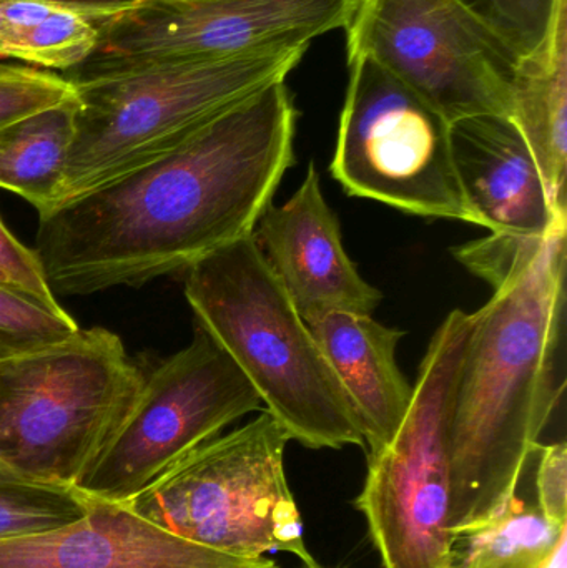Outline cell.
I'll return each mask as SVG.
<instances>
[{
	"mask_svg": "<svg viewBox=\"0 0 567 568\" xmlns=\"http://www.w3.org/2000/svg\"><path fill=\"white\" fill-rule=\"evenodd\" d=\"M77 97L0 126V189L37 212L59 202L67 155L75 136Z\"/></svg>",
	"mask_w": 567,
	"mask_h": 568,
	"instance_id": "cell-17",
	"label": "cell"
},
{
	"mask_svg": "<svg viewBox=\"0 0 567 568\" xmlns=\"http://www.w3.org/2000/svg\"><path fill=\"white\" fill-rule=\"evenodd\" d=\"M509 119L531 150L553 209L567 212V6L546 42L518 60Z\"/></svg>",
	"mask_w": 567,
	"mask_h": 568,
	"instance_id": "cell-16",
	"label": "cell"
},
{
	"mask_svg": "<svg viewBox=\"0 0 567 568\" xmlns=\"http://www.w3.org/2000/svg\"><path fill=\"white\" fill-rule=\"evenodd\" d=\"M516 59L535 53L548 39L567 0H458Z\"/></svg>",
	"mask_w": 567,
	"mask_h": 568,
	"instance_id": "cell-21",
	"label": "cell"
},
{
	"mask_svg": "<svg viewBox=\"0 0 567 568\" xmlns=\"http://www.w3.org/2000/svg\"><path fill=\"white\" fill-rule=\"evenodd\" d=\"M77 97L69 77L36 67L0 65V126Z\"/></svg>",
	"mask_w": 567,
	"mask_h": 568,
	"instance_id": "cell-23",
	"label": "cell"
},
{
	"mask_svg": "<svg viewBox=\"0 0 567 568\" xmlns=\"http://www.w3.org/2000/svg\"><path fill=\"white\" fill-rule=\"evenodd\" d=\"M473 314L452 311L432 337L412 404L388 446L366 454L355 507L385 568H455L452 513L453 403Z\"/></svg>",
	"mask_w": 567,
	"mask_h": 568,
	"instance_id": "cell-7",
	"label": "cell"
},
{
	"mask_svg": "<svg viewBox=\"0 0 567 568\" xmlns=\"http://www.w3.org/2000/svg\"><path fill=\"white\" fill-rule=\"evenodd\" d=\"M545 568H567V537L559 542L558 549L555 550Z\"/></svg>",
	"mask_w": 567,
	"mask_h": 568,
	"instance_id": "cell-27",
	"label": "cell"
},
{
	"mask_svg": "<svg viewBox=\"0 0 567 568\" xmlns=\"http://www.w3.org/2000/svg\"><path fill=\"white\" fill-rule=\"evenodd\" d=\"M262 406L235 361L195 324L192 343L143 377L125 419L79 487L93 499L126 503Z\"/></svg>",
	"mask_w": 567,
	"mask_h": 568,
	"instance_id": "cell-9",
	"label": "cell"
},
{
	"mask_svg": "<svg viewBox=\"0 0 567 568\" xmlns=\"http://www.w3.org/2000/svg\"><path fill=\"white\" fill-rule=\"evenodd\" d=\"M0 65H2V62H0Z\"/></svg>",
	"mask_w": 567,
	"mask_h": 568,
	"instance_id": "cell-30",
	"label": "cell"
},
{
	"mask_svg": "<svg viewBox=\"0 0 567 568\" xmlns=\"http://www.w3.org/2000/svg\"><path fill=\"white\" fill-rule=\"evenodd\" d=\"M93 500L79 486L29 476L0 460V542L67 526Z\"/></svg>",
	"mask_w": 567,
	"mask_h": 568,
	"instance_id": "cell-20",
	"label": "cell"
},
{
	"mask_svg": "<svg viewBox=\"0 0 567 568\" xmlns=\"http://www.w3.org/2000/svg\"><path fill=\"white\" fill-rule=\"evenodd\" d=\"M37 2L67 7V9L83 13V16L90 17V19L100 23L139 6L142 0H37Z\"/></svg>",
	"mask_w": 567,
	"mask_h": 568,
	"instance_id": "cell-26",
	"label": "cell"
},
{
	"mask_svg": "<svg viewBox=\"0 0 567 568\" xmlns=\"http://www.w3.org/2000/svg\"><path fill=\"white\" fill-rule=\"evenodd\" d=\"M567 526L549 523L536 504L513 496L485 526L466 536L456 568H545Z\"/></svg>",
	"mask_w": 567,
	"mask_h": 568,
	"instance_id": "cell-19",
	"label": "cell"
},
{
	"mask_svg": "<svg viewBox=\"0 0 567 568\" xmlns=\"http://www.w3.org/2000/svg\"><path fill=\"white\" fill-rule=\"evenodd\" d=\"M286 80L200 126L152 162L39 213L36 253L63 296L136 287L252 236L295 163Z\"/></svg>",
	"mask_w": 567,
	"mask_h": 568,
	"instance_id": "cell-1",
	"label": "cell"
},
{
	"mask_svg": "<svg viewBox=\"0 0 567 568\" xmlns=\"http://www.w3.org/2000/svg\"><path fill=\"white\" fill-rule=\"evenodd\" d=\"M338 377L362 427L366 454L388 446L402 426L413 386L396 363L405 331L368 314L323 313L305 320Z\"/></svg>",
	"mask_w": 567,
	"mask_h": 568,
	"instance_id": "cell-15",
	"label": "cell"
},
{
	"mask_svg": "<svg viewBox=\"0 0 567 568\" xmlns=\"http://www.w3.org/2000/svg\"><path fill=\"white\" fill-rule=\"evenodd\" d=\"M0 270L10 284L52 310H62L47 283L36 250L27 248L0 219Z\"/></svg>",
	"mask_w": 567,
	"mask_h": 568,
	"instance_id": "cell-24",
	"label": "cell"
},
{
	"mask_svg": "<svg viewBox=\"0 0 567 568\" xmlns=\"http://www.w3.org/2000/svg\"><path fill=\"white\" fill-rule=\"evenodd\" d=\"M536 506L556 526H567V446L556 443L536 449Z\"/></svg>",
	"mask_w": 567,
	"mask_h": 568,
	"instance_id": "cell-25",
	"label": "cell"
},
{
	"mask_svg": "<svg viewBox=\"0 0 567 568\" xmlns=\"http://www.w3.org/2000/svg\"><path fill=\"white\" fill-rule=\"evenodd\" d=\"M288 437L262 416L202 444L153 480L126 506L175 536L230 556L260 559L306 549L302 516L286 479Z\"/></svg>",
	"mask_w": 567,
	"mask_h": 568,
	"instance_id": "cell-6",
	"label": "cell"
},
{
	"mask_svg": "<svg viewBox=\"0 0 567 568\" xmlns=\"http://www.w3.org/2000/svg\"><path fill=\"white\" fill-rule=\"evenodd\" d=\"M0 284H6V286H12V284H10V282H9V278H7V276L3 275L2 270H0ZM16 290H17V287H16Z\"/></svg>",
	"mask_w": 567,
	"mask_h": 568,
	"instance_id": "cell-28",
	"label": "cell"
},
{
	"mask_svg": "<svg viewBox=\"0 0 567 568\" xmlns=\"http://www.w3.org/2000/svg\"><path fill=\"white\" fill-rule=\"evenodd\" d=\"M358 0H142L99 23V45L73 73L229 59L346 29Z\"/></svg>",
	"mask_w": 567,
	"mask_h": 568,
	"instance_id": "cell-11",
	"label": "cell"
},
{
	"mask_svg": "<svg viewBox=\"0 0 567 568\" xmlns=\"http://www.w3.org/2000/svg\"><path fill=\"white\" fill-rule=\"evenodd\" d=\"M368 57L449 123L512 115L518 59L458 0H358L346 60Z\"/></svg>",
	"mask_w": 567,
	"mask_h": 568,
	"instance_id": "cell-10",
	"label": "cell"
},
{
	"mask_svg": "<svg viewBox=\"0 0 567 568\" xmlns=\"http://www.w3.org/2000/svg\"><path fill=\"white\" fill-rule=\"evenodd\" d=\"M185 297L288 440L313 450L365 447L348 396L255 236L186 270Z\"/></svg>",
	"mask_w": 567,
	"mask_h": 568,
	"instance_id": "cell-3",
	"label": "cell"
},
{
	"mask_svg": "<svg viewBox=\"0 0 567 568\" xmlns=\"http://www.w3.org/2000/svg\"><path fill=\"white\" fill-rule=\"evenodd\" d=\"M346 63L333 179L350 196L483 226L456 172L452 123L375 60Z\"/></svg>",
	"mask_w": 567,
	"mask_h": 568,
	"instance_id": "cell-8",
	"label": "cell"
},
{
	"mask_svg": "<svg viewBox=\"0 0 567 568\" xmlns=\"http://www.w3.org/2000/svg\"><path fill=\"white\" fill-rule=\"evenodd\" d=\"M449 133L463 192L493 235L538 240L567 225V212L553 209L531 150L509 116H468L452 123Z\"/></svg>",
	"mask_w": 567,
	"mask_h": 568,
	"instance_id": "cell-14",
	"label": "cell"
},
{
	"mask_svg": "<svg viewBox=\"0 0 567 568\" xmlns=\"http://www.w3.org/2000/svg\"><path fill=\"white\" fill-rule=\"evenodd\" d=\"M65 310H52L0 284V354L20 353L63 339L79 329Z\"/></svg>",
	"mask_w": 567,
	"mask_h": 568,
	"instance_id": "cell-22",
	"label": "cell"
},
{
	"mask_svg": "<svg viewBox=\"0 0 567 568\" xmlns=\"http://www.w3.org/2000/svg\"><path fill=\"white\" fill-rule=\"evenodd\" d=\"M300 568H325V567L320 566V564H313V566H302Z\"/></svg>",
	"mask_w": 567,
	"mask_h": 568,
	"instance_id": "cell-29",
	"label": "cell"
},
{
	"mask_svg": "<svg viewBox=\"0 0 567 568\" xmlns=\"http://www.w3.org/2000/svg\"><path fill=\"white\" fill-rule=\"evenodd\" d=\"M308 47L73 73L79 113L57 205L152 162L240 100L288 79Z\"/></svg>",
	"mask_w": 567,
	"mask_h": 568,
	"instance_id": "cell-4",
	"label": "cell"
},
{
	"mask_svg": "<svg viewBox=\"0 0 567 568\" xmlns=\"http://www.w3.org/2000/svg\"><path fill=\"white\" fill-rule=\"evenodd\" d=\"M0 568H279L190 542L125 503L95 499L80 519L0 542Z\"/></svg>",
	"mask_w": 567,
	"mask_h": 568,
	"instance_id": "cell-13",
	"label": "cell"
},
{
	"mask_svg": "<svg viewBox=\"0 0 567 568\" xmlns=\"http://www.w3.org/2000/svg\"><path fill=\"white\" fill-rule=\"evenodd\" d=\"M566 232L526 240L473 313L453 403L452 513L456 539L485 526L518 490L565 384L558 383L566 301Z\"/></svg>",
	"mask_w": 567,
	"mask_h": 568,
	"instance_id": "cell-2",
	"label": "cell"
},
{
	"mask_svg": "<svg viewBox=\"0 0 567 568\" xmlns=\"http://www.w3.org/2000/svg\"><path fill=\"white\" fill-rule=\"evenodd\" d=\"M253 233L260 252L303 320L323 313L368 314L383 294L345 252L338 219L326 203L315 163L295 195L270 205Z\"/></svg>",
	"mask_w": 567,
	"mask_h": 568,
	"instance_id": "cell-12",
	"label": "cell"
},
{
	"mask_svg": "<svg viewBox=\"0 0 567 568\" xmlns=\"http://www.w3.org/2000/svg\"><path fill=\"white\" fill-rule=\"evenodd\" d=\"M99 39V23L75 10L37 0H0V60L75 70L93 55Z\"/></svg>",
	"mask_w": 567,
	"mask_h": 568,
	"instance_id": "cell-18",
	"label": "cell"
},
{
	"mask_svg": "<svg viewBox=\"0 0 567 568\" xmlns=\"http://www.w3.org/2000/svg\"><path fill=\"white\" fill-rule=\"evenodd\" d=\"M142 383L123 341L105 327L0 354V460L79 486Z\"/></svg>",
	"mask_w": 567,
	"mask_h": 568,
	"instance_id": "cell-5",
	"label": "cell"
}]
</instances>
